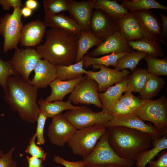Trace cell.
<instances>
[{
	"label": "cell",
	"instance_id": "obj_14",
	"mask_svg": "<svg viewBox=\"0 0 167 167\" xmlns=\"http://www.w3.org/2000/svg\"><path fill=\"white\" fill-rule=\"evenodd\" d=\"M90 30L103 41L114 33L119 31V28L116 19L101 10L95 9L91 20Z\"/></svg>",
	"mask_w": 167,
	"mask_h": 167
},
{
	"label": "cell",
	"instance_id": "obj_25",
	"mask_svg": "<svg viewBox=\"0 0 167 167\" xmlns=\"http://www.w3.org/2000/svg\"><path fill=\"white\" fill-rule=\"evenodd\" d=\"M102 41L91 31L82 30L78 36V50L75 63L79 62L92 47H97Z\"/></svg>",
	"mask_w": 167,
	"mask_h": 167
},
{
	"label": "cell",
	"instance_id": "obj_45",
	"mask_svg": "<svg viewBox=\"0 0 167 167\" xmlns=\"http://www.w3.org/2000/svg\"><path fill=\"white\" fill-rule=\"evenodd\" d=\"M159 15L162 24L160 37V41L164 45H167V17L161 13Z\"/></svg>",
	"mask_w": 167,
	"mask_h": 167
},
{
	"label": "cell",
	"instance_id": "obj_26",
	"mask_svg": "<svg viewBox=\"0 0 167 167\" xmlns=\"http://www.w3.org/2000/svg\"><path fill=\"white\" fill-rule=\"evenodd\" d=\"M152 146L153 147L140 153L135 161V167H145L158 154L167 148V133L162 136Z\"/></svg>",
	"mask_w": 167,
	"mask_h": 167
},
{
	"label": "cell",
	"instance_id": "obj_34",
	"mask_svg": "<svg viewBox=\"0 0 167 167\" xmlns=\"http://www.w3.org/2000/svg\"><path fill=\"white\" fill-rule=\"evenodd\" d=\"M147 55L148 54L145 52L138 50L135 51L132 49L118 60L117 66L114 69L120 71L129 69L132 73L140 61Z\"/></svg>",
	"mask_w": 167,
	"mask_h": 167
},
{
	"label": "cell",
	"instance_id": "obj_29",
	"mask_svg": "<svg viewBox=\"0 0 167 167\" xmlns=\"http://www.w3.org/2000/svg\"><path fill=\"white\" fill-rule=\"evenodd\" d=\"M165 84L161 77L149 73L145 84L139 93V97L143 99H151L158 94Z\"/></svg>",
	"mask_w": 167,
	"mask_h": 167
},
{
	"label": "cell",
	"instance_id": "obj_1",
	"mask_svg": "<svg viewBox=\"0 0 167 167\" xmlns=\"http://www.w3.org/2000/svg\"><path fill=\"white\" fill-rule=\"evenodd\" d=\"M20 76L7 79L4 99L11 109L23 120L34 124L37 121L40 107L37 99L38 89Z\"/></svg>",
	"mask_w": 167,
	"mask_h": 167
},
{
	"label": "cell",
	"instance_id": "obj_43",
	"mask_svg": "<svg viewBox=\"0 0 167 167\" xmlns=\"http://www.w3.org/2000/svg\"><path fill=\"white\" fill-rule=\"evenodd\" d=\"M53 161L55 163L62 165L65 167H84L83 160L76 161H70L66 160L58 155L54 156Z\"/></svg>",
	"mask_w": 167,
	"mask_h": 167
},
{
	"label": "cell",
	"instance_id": "obj_12",
	"mask_svg": "<svg viewBox=\"0 0 167 167\" xmlns=\"http://www.w3.org/2000/svg\"><path fill=\"white\" fill-rule=\"evenodd\" d=\"M41 57L34 49L17 48L15 49L10 60L15 69L21 77L26 81H29V76L34 70Z\"/></svg>",
	"mask_w": 167,
	"mask_h": 167
},
{
	"label": "cell",
	"instance_id": "obj_5",
	"mask_svg": "<svg viewBox=\"0 0 167 167\" xmlns=\"http://www.w3.org/2000/svg\"><path fill=\"white\" fill-rule=\"evenodd\" d=\"M107 130L102 124L76 130L68 142V145L73 154L87 156L93 151Z\"/></svg>",
	"mask_w": 167,
	"mask_h": 167
},
{
	"label": "cell",
	"instance_id": "obj_33",
	"mask_svg": "<svg viewBox=\"0 0 167 167\" xmlns=\"http://www.w3.org/2000/svg\"><path fill=\"white\" fill-rule=\"evenodd\" d=\"M129 52L119 54L112 53L100 57H92L86 55L83 58L84 67L86 68L90 65L95 64L102 65L107 67L112 66L116 67L118 65V60Z\"/></svg>",
	"mask_w": 167,
	"mask_h": 167
},
{
	"label": "cell",
	"instance_id": "obj_19",
	"mask_svg": "<svg viewBox=\"0 0 167 167\" xmlns=\"http://www.w3.org/2000/svg\"><path fill=\"white\" fill-rule=\"evenodd\" d=\"M34 71L35 75L30 81L38 89L46 88L57 79L55 66L45 60L40 59Z\"/></svg>",
	"mask_w": 167,
	"mask_h": 167
},
{
	"label": "cell",
	"instance_id": "obj_20",
	"mask_svg": "<svg viewBox=\"0 0 167 167\" xmlns=\"http://www.w3.org/2000/svg\"><path fill=\"white\" fill-rule=\"evenodd\" d=\"M119 31L127 41L143 38L140 25L134 15L131 12L117 19Z\"/></svg>",
	"mask_w": 167,
	"mask_h": 167
},
{
	"label": "cell",
	"instance_id": "obj_41",
	"mask_svg": "<svg viewBox=\"0 0 167 167\" xmlns=\"http://www.w3.org/2000/svg\"><path fill=\"white\" fill-rule=\"evenodd\" d=\"M47 118L40 109L36 121V131L35 133L37 138V144L39 145L44 144L45 142L44 135V130Z\"/></svg>",
	"mask_w": 167,
	"mask_h": 167
},
{
	"label": "cell",
	"instance_id": "obj_31",
	"mask_svg": "<svg viewBox=\"0 0 167 167\" xmlns=\"http://www.w3.org/2000/svg\"><path fill=\"white\" fill-rule=\"evenodd\" d=\"M121 5L128 11H140L156 9L167 10V7L154 0H122Z\"/></svg>",
	"mask_w": 167,
	"mask_h": 167
},
{
	"label": "cell",
	"instance_id": "obj_37",
	"mask_svg": "<svg viewBox=\"0 0 167 167\" xmlns=\"http://www.w3.org/2000/svg\"><path fill=\"white\" fill-rule=\"evenodd\" d=\"M1 48H0V54ZM20 76V75L13 66L10 60H2L0 57V86L3 91L6 87V81L10 76Z\"/></svg>",
	"mask_w": 167,
	"mask_h": 167
},
{
	"label": "cell",
	"instance_id": "obj_23",
	"mask_svg": "<svg viewBox=\"0 0 167 167\" xmlns=\"http://www.w3.org/2000/svg\"><path fill=\"white\" fill-rule=\"evenodd\" d=\"M128 77L120 83L109 87L104 92L98 93L103 106L102 110L108 112L112 104L119 100L122 93L125 92L126 89Z\"/></svg>",
	"mask_w": 167,
	"mask_h": 167
},
{
	"label": "cell",
	"instance_id": "obj_46",
	"mask_svg": "<svg viewBox=\"0 0 167 167\" xmlns=\"http://www.w3.org/2000/svg\"><path fill=\"white\" fill-rule=\"evenodd\" d=\"M0 5L3 11L8 10L12 7H24L20 0H0Z\"/></svg>",
	"mask_w": 167,
	"mask_h": 167
},
{
	"label": "cell",
	"instance_id": "obj_30",
	"mask_svg": "<svg viewBox=\"0 0 167 167\" xmlns=\"http://www.w3.org/2000/svg\"><path fill=\"white\" fill-rule=\"evenodd\" d=\"M93 2L94 9L101 10L116 19L129 12L115 0H93Z\"/></svg>",
	"mask_w": 167,
	"mask_h": 167
},
{
	"label": "cell",
	"instance_id": "obj_32",
	"mask_svg": "<svg viewBox=\"0 0 167 167\" xmlns=\"http://www.w3.org/2000/svg\"><path fill=\"white\" fill-rule=\"evenodd\" d=\"M148 74L145 68H136L132 74L128 76L126 91L139 93L145 84Z\"/></svg>",
	"mask_w": 167,
	"mask_h": 167
},
{
	"label": "cell",
	"instance_id": "obj_28",
	"mask_svg": "<svg viewBox=\"0 0 167 167\" xmlns=\"http://www.w3.org/2000/svg\"><path fill=\"white\" fill-rule=\"evenodd\" d=\"M57 79L62 81L71 80L86 74L87 71L84 67L83 58L79 62L67 66H56Z\"/></svg>",
	"mask_w": 167,
	"mask_h": 167
},
{
	"label": "cell",
	"instance_id": "obj_22",
	"mask_svg": "<svg viewBox=\"0 0 167 167\" xmlns=\"http://www.w3.org/2000/svg\"><path fill=\"white\" fill-rule=\"evenodd\" d=\"M43 22L46 27L66 31L78 37L82 30L79 26L73 19L62 14L51 15H45Z\"/></svg>",
	"mask_w": 167,
	"mask_h": 167
},
{
	"label": "cell",
	"instance_id": "obj_49",
	"mask_svg": "<svg viewBox=\"0 0 167 167\" xmlns=\"http://www.w3.org/2000/svg\"><path fill=\"white\" fill-rule=\"evenodd\" d=\"M32 11L26 6H24L21 8V15L25 18H27L31 16L32 14Z\"/></svg>",
	"mask_w": 167,
	"mask_h": 167
},
{
	"label": "cell",
	"instance_id": "obj_7",
	"mask_svg": "<svg viewBox=\"0 0 167 167\" xmlns=\"http://www.w3.org/2000/svg\"><path fill=\"white\" fill-rule=\"evenodd\" d=\"M12 13H7L0 19V35L4 38L3 52L18 48L22 29L21 8L13 7Z\"/></svg>",
	"mask_w": 167,
	"mask_h": 167
},
{
	"label": "cell",
	"instance_id": "obj_39",
	"mask_svg": "<svg viewBox=\"0 0 167 167\" xmlns=\"http://www.w3.org/2000/svg\"><path fill=\"white\" fill-rule=\"evenodd\" d=\"M135 112L121 102L119 100L112 104L108 111V112L113 117L133 114Z\"/></svg>",
	"mask_w": 167,
	"mask_h": 167
},
{
	"label": "cell",
	"instance_id": "obj_3",
	"mask_svg": "<svg viewBox=\"0 0 167 167\" xmlns=\"http://www.w3.org/2000/svg\"><path fill=\"white\" fill-rule=\"evenodd\" d=\"M107 129L109 143L121 157L135 161L140 153L152 146V138L147 133L122 126Z\"/></svg>",
	"mask_w": 167,
	"mask_h": 167
},
{
	"label": "cell",
	"instance_id": "obj_18",
	"mask_svg": "<svg viewBox=\"0 0 167 167\" xmlns=\"http://www.w3.org/2000/svg\"><path fill=\"white\" fill-rule=\"evenodd\" d=\"M46 27L43 22L39 20L24 25L19 41L20 45L28 47L38 45L42 40Z\"/></svg>",
	"mask_w": 167,
	"mask_h": 167
},
{
	"label": "cell",
	"instance_id": "obj_38",
	"mask_svg": "<svg viewBox=\"0 0 167 167\" xmlns=\"http://www.w3.org/2000/svg\"><path fill=\"white\" fill-rule=\"evenodd\" d=\"M119 101L135 111L139 109L143 103V99L136 97L131 92L125 91L120 97Z\"/></svg>",
	"mask_w": 167,
	"mask_h": 167
},
{
	"label": "cell",
	"instance_id": "obj_42",
	"mask_svg": "<svg viewBox=\"0 0 167 167\" xmlns=\"http://www.w3.org/2000/svg\"><path fill=\"white\" fill-rule=\"evenodd\" d=\"M15 150L13 147L6 153L4 154L0 157V167H16L17 162L12 157V154Z\"/></svg>",
	"mask_w": 167,
	"mask_h": 167
},
{
	"label": "cell",
	"instance_id": "obj_27",
	"mask_svg": "<svg viewBox=\"0 0 167 167\" xmlns=\"http://www.w3.org/2000/svg\"><path fill=\"white\" fill-rule=\"evenodd\" d=\"M133 49L147 53L148 55L156 58L163 56L164 52L162 49L161 43L149 40L145 38L128 41Z\"/></svg>",
	"mask_w": 167,
	"mask_h": 167
},
{
	"label": "cell",
	"instance_id": "obj_21",
	"mask_svg": "<svg viewBox=\"0 0 167 167\" xmlns=\"http://www.w3.org/2000/svg\"><path fill=\"white\" fill-rule=\"evenodd\" d=\"M87 77L86 75L84 76L82 75L75 79L66 81L56 79L49 85L51 92L45 101L49 102L58 100L62 101L66 95L71 93L77 84Z\"/></svg>",
	"mask_w": 167,
	"mask_h": 167
},
{
	"label": "cell",
	"instance_id": "obj_15",
	"mask_svg": "<svg viewBox=\"0 0 167 167\" xmlns=\"http://www.w3.org/2000/svg\"><path fill=\"white\" fill-rule=\"evenodd\" d=\"M130 11L139 23L143 38L153 41L160 42L161 24L156 16L150 10Z\"/></svg>",
	"mask_w": 167,
	"mask_h": 167
},
{
	"label": "cell",
	"instance_id": "obj_47",
	"mask_svg": "<svg viewBox=\"0 0 167 167\" xmlns=\"http://www.w3.org/2000/svg\"><path fill=\"white\" fill-rule=\"evenodd\" d=\"M26 158L28 162V167H44L42 164L43 161L41 159L32 156H27Z\"/></svg>",
	"mask_w": 167,
	"mask_h": 167
},
{
	"label": "cell",
	"instance_id": "obj_35",
	"mask_svg": "<svg viewBox=\"0 0 167 167\" xmlns=\"http://www.w3.org/2000/svg\"><path fill=\"white\" fill-rule=\"evenodd\" d=\"M147 65V71L156 75H167V58H158L148 55L143 58Z\"/></svg>",
	"mask_w": 167,
	"mask_h": 167
},
{
	"label": "cell",
	"instance_id": "obj_16",
	"mask_svg": "<svg viewBox=\"0 0 167 167\" xmlns=\"http://www.w3.org/2000/svg\"><path fill=\"white\" fill-rule=\"evenodd\" d=\"M94 9L93 0H69L67 11L70 17L77 23L82 30L88 31H90Z\"/></svg>",
	"mask_w": 167,
	"mask_h": 167
},
{
	"label": "cell",
	"instance_id": "obj_13",
	"mask_svg": "<svg viewBox=\"0 0 167 167\" xmlns=\"http://www.w3.org/2000/svg\"><path fill=\"white\" fill-rule=\"evenodd\" d=\"M48 127V136L53 144L62 147L69 142L76 129L61 113L52 118Z\"/></svg>",
	"mask_w": 167,
	"mask_h": 167
},
{
	"label": "cell",
	"instance_id": "obj_17",
	"mask_svg": "<svg viewBox=\"0 0 167 167\" xmlns=\"http://www.w3.org/2000/svg\"><path fill=\"white\" fill-rule=\"evenodd\" d=\"M132 49L128 41L118 31L109 36L96 49L86 55L96 57L109 54H119L130 51Z\"/></svg>",
	"mask_w": 167,
	"mask_h": 167
},
{
	"label": "cell",
	"instance_id": "obj_8",
	"mask_svg": "<svg viewBox=\"0 0 167 167\" xmlns=\"http://www.w3.org/2000/svg\"><path fill=\"white\" fill-rule=\"evenodd\" d=\"M63 115L66 120L76 130L96 124L104 125L113 118L108 112L103 110L100 112H94L86 106H79L76 109L70 110Z\"/></svg>",
	"mask_w": 167,
	"mask_h": 167
},
{
	"label": "cell",
	"instance_id": "obj_9",
	"mask_svg": "<svg viewBox=\"0 0 167 167\" xmlns=\"http://www.w3.org/2000/svg\"><path fill=\"white\" fill-rule=\"evenodd\" d=\"M98 93L97 83L87 76L76 85L68 99L75 104H92L102 109Z\"/></svg>",
	"mask_w": 167,
	"mask_h": 167
},
{
	"label": "cell",
	"instance_id": "obj_48",
	"mask_svg": "<svg viewBox=\"0 0 167 167\" xmlns=\"http://www.w3.org/2000/svg\"><path fill=\"white\" fill-rule=\"evenodd\" d=\"M38 5V2L36 0H27L25 3V6L32 11L36 9Z\"/></svg>",
	"mask_w": 167,
	"mask_h": 167
},
{
	"label": "cell",
	"instance_id": "obj_24",
	"mask_svg": "<svg viewBox=\"0 0 167 167\" xmlns=\"http://www.w3.org/2000/svg\"><path fill=\"white\" fill-rule=\"evenodd\" d=\"M37 103L41 110L47 117L51 118L64 110L75 109L79 106L73 105L69 100L66 101L58 100L49 102L45 101L41 97L37 101Z\"/></svg>",
	"mask_w": 167,
	"mask_h": 167
},
{
	"label": "cell",
	"instance_id": "obj_4",
	"mask_svg": "<svg viewBox=\"0 0 167 167\" xmlns=\"http://www.w3.org/2000/svg\"><path fill=\"white\" fill-rule=\"evenodd\" d=\"M108 134L107 129L91 152L83 157L84 167L106 164H115L125 167H132L134 165V161L121 157L114 152L109 143Z\"/></svg>",
	"mask_w": 167,
	"mask_h": 167
},
{
	"label": "cell",
	"instance_id": "obj_44",
	"mask_svg": "<svg viewBox=\"0 0 167 167\" xmlns=\"http://www.w3.org/2000/svg\"><path fill=\"white\" fill-rule=\"evenodd\" d=\"M148 164L149 167H167V150H163L156 160H152Z\"/></svg>",
	"mask_w": 167,
	"mask_h": 167
},
{
	"label": "cell",
	"instance_id": "obj_10",
	"mask_svg": "<svg viewBox=\"0 0 167 167\" xmlns=\"http://www.w3.org/2000/svg\"><path fill=\"white\" fill-rule=\"evenodd\" d=\"M103 126L106 128L116 126H124L147 133L152 138V145L162 136L154 126L151 124L146 123L135 114L113 117L111 120Z\"/></svg>",
	"mask_w": 167,
	"mask_h": 167
},
{
	"label": "cell",
	"instance_id": "obj_11",
	"mask_svg": "<svg viewBox=\"0 0 167 167\" xmlns=\"http://www.w3.org/2000/svg\"><path fill=\"white\" fill-rule=\"evenodd\" d=\"M94 69H100L98 71H87L85 74L94 80L98 84V91L104 92L114 84L121 82L128 76L130 71L124 69L120 71L100 64L92 65Z\"/></svg>",
	"mask_w": 167,
	"mask_h": 167
},
{
	"label": "cell",
	"instance_id": "obj_51",
	"mask_svg": "<svg viewBox=\"0 0 167 167\" xmlns=\"http://www.w3.org/2000/svg\"><path fill=\"white\" fill-rule=\"evenodd\" d=\"M4 154V151L0 149V157L2 156Z\"/></svg>",
	"mask_w": 167,
	"mask_h": 167
},
{
	"label": "cell",
	"instance_id": "obj_2",
	"mask_svg": "<svg viewBox=\"0 0 167 167\" xmlns=\"http://www.w3.org/2000/svg\"><path fill=\"white\" fill-rule=\"evenodd\" d=\"M78 39L71 33L51 28L46 32L45 43L37 45L36 50L41 58L55 66L69 65L75 62Z\"/></svg>",
	"mask_w": 167,
	"mask_h": 167
},
{
	"label": "cell",
	"instance_id": "obj_50",
	"mask_svg": "<svg viewBox=\"0 0 167 167\" xmlns=\"http://www.w3.org/2000/svg\"><path fill=\"white\" fill-rule=\"evenodd\" d=\"M85 167H125L115 164H106L87 166Z\"/></svg>",
	"mask_w": 167,
	"mask_h": 167
},
{
	"label": "cell",
	"instance_id": "obj_6",
	"mask_svg": "<svg viewBox=\"0 0 167 167\" xmlns=\"http://www.w3.org/2000/svg\"><path fill=\"white\" fill-rule=\"evenodd\" d=\"M134 114L143 121L153 123L162 135L167 133V99L164 95L155 100L143 99L142 105Z\"/></svg>",
	"mask_w": 167,
	"mask_h": 167
},
{
	"label": "cell",
	"instance_id": "obj_40",
	"mask_svg": "<svg viewBox=\"0 0 167 167\" xmlns=\"http://www.w3.org/2000/svg\"><path fill=\"white\" fill-rule=\"evenodd\" d=\"M36 136L35 134H33L29 140V144L25 152L28 153L32 156L40 158L44 161L46 158L47 154L43 149L42 148L40 147L35 143Z\"/></svg>",
	"mask_w": 167,
	"mask_h": 167
},
{
	"label": "cell",
	"instance_id": "obj_36",
	"mask_svg": "<svg viewBox=\"0 0 167 167\" xmlns=\"http://www.w3.org/2000/svg\"><path fill=\"white\" fill-rule=\"evenodd\" d=\"M69 0H44L42 2L45 14L53 15L68 10Z\"/></svg>",
	"mask_w": 167,
	"mask_h": 167
}]
</instances>
